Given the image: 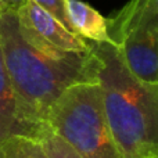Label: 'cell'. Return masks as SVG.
I'll use <instances>...</instances> for the list:
<instances>
[{
    "mask_svg": "<svg viewBox=\"0 0 158 158\" xmlns=\"http://www.w3.org/2000/svg\"><path fill=\"white\" fill-rule=\"evenodd\" d=\"M42 129L28 118L11 83L7 67L0 49V142L11 136L39 139Z\"/></svg>",
    "mask_w": 158,
    "mask_h": 158,
    "instance_id": "8992f818",
    "label": "cell"
},
{
    "mask_svg": "<svg viewBox=\"0 0 158 158\" xmlns=\"http://www.w3.org/2000/svg\"><path fill=\"white\" fill-rule=\"evenodd\" d=\"M0 158H47V156L39 139L11 136L0 142Z\"/></svg>",
    "mask_w": 158,
    "mask_h": 158,
    "instance_id": "ba28073f",
    "label": "cell"
},
{
    "mask_svg": "<svg viewBox=\"0 0 158 158\" xmlns=\"http://www.w3.org/2000/svg\"><path fill=\"white\" fill-rule=\"evenodd\" d=\"M21 36L38 50L56 57L85 53L90 50L87 40L68 31L60 21L28 0L15 13Z\"/></svg>",
    "mask_w": 158,
    "mask_h": 158,
    "instance_id": "5b68a950",
    "label": "cell"
},
{
    "mask_svg": "<svg viewBox=\"0 0 158 158\" xmlns=\"http://www.w3.org/2000/svg\"><path fill=\"white\" fill-rule=\"evenodd\" d=\"M0 49L28 118L40 129L49 108L64 90L77 83L97 82L100 61L92 49L64 57L46 54L21 36L15 13H0Z\"/></svg>",
    "mask_w": 158,
    "mask_h": 158,
    "instance_id": "6da1fadb",
    "label": "cell"
},
{
    "mask_svg": "<svg viewBox=\"0 0 158 158\" xmlns=\"http://www.w3.org/2000/svg\"><path fill=\"white\" fill-rule=\"evenodd\" d=\"M42 146L44 148L47 158H82L79 157L71 146H68L58 135L52 132L46 125L39 135Z\"/></svg>",
    "mask_w": 158,
    "mask_h": 158,
    "instance_id": "9c48e42d",
    "label": "cell"
},
{
    "mask_svg": "<svg viewBox=\"0 0 158 158\" xmlns=\"http://www.w3.org/2000/svg\"><path fill=\"white\" fill-rule=\"evenodd\" d=\"M44 125L82 158H123L110 132L97 82L64 90L49 108Z\"/></svg>",
    "mask_w": 158,
    "mask_h": 158,
    "instance_id": "3957f363",
    "label": "cell"
},
{
    "mask_svg": "<svg viewBox=\"0 0 158 158\" xmlns=\"http://www.w3.org/2000/svg\"><path fill=\"white\" fill-rule=\"evenodd\" d=\"M67 14L69 24L77 35L87 42H108L107 21L94 7L81 0H67Z\"/></svg>",
    "mask_w": 158,
    "mask_h": 158,
    "instance_id": "52a82bcc",
    "label": "cell"
},
{
    "mask_svg": "<svg viewBox=\"0 0 158 158\" xmlns=\"http://www.w3.org/2000/svg\"><path fill=\"white\" fill-rule=\"evenodd\" d=\"M106 21L110 40L129 71L158 85V0H129Z\"/></svg>",
    "mask_w": 158,
    "mask_h": 158,
    "instance_id": "277c9868",
    "label": "cell"
},
{
    "mask_svg": "<svg viewBox=\"0 0 158 158\" xmlns=\"http://www.w3.org/2000/svg\"><path fill=\"white\" fill-rule=\"evenodd\" d=\"M28 0H0V13H17Z\"/></svg>",
    "mask_w": 158,
    "mask_h": 158,
    "instance_id": "8fae6325",
    "label": "cell"
},
{
    "mask_svg": "<svg viewBox=\"0 0 158 158\" xmlns=\"http://www.w3.org/2000/svg\"><path fill=\"white\" fill-rule=\"evenodd\" d=\"M98 57L97 81L115 144L123 158H158V85L136 78L117 47L89 42Z\"/></svg>",
    "mask_w": 158,
    "mask_h": 158,
    "instance_id": "7a4b0ae2",
    "label": "cell"
},
{
    "mask_svg": "<svg viewBox=\"0 0 158 158\" xmlns=\"http://www.w3.org/2000/svg\"><path fill=\"white\" fill-rule=\"evenodd\" d=\"M32 2L36 3V4L43 8L44 11H47V13L54 17L57 21H60L68 31L74 32L71 24H69L68 14H67V0H32Z\"/></svg>",
    "mask_w": 158,
    "mask_h": 158,
    "instance_id": "30bf717a",
    "label": "cell"
}]
</instances>
